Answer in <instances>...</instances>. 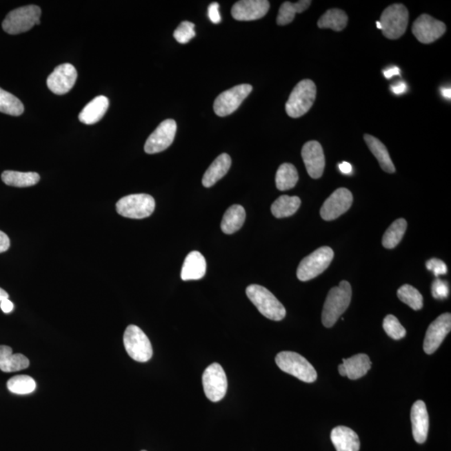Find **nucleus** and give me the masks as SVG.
<instances>
[{"label":"nucleus","instance_id":"f257e3e1","mask_svg":"<svg viewBox=\"0 0 451 451\" xmlns=\"http://www.w3.org/2000/svg\"><path fill=\"white\" fill-rule=\"evenodd\" d=\"M351 298L352 288L347 281H342L339 286L332 288L323 306L322 322L324 326L331 328L334 325L349 308Z\"/></svg>","mask_w":451,"mask_h":451},{"label":"nucleus","instance_id":"f03ea898","mask_svg":"<svg viewBox=\"0 0 451 451\" xmlns=\"http://www.w3.org/2000/svg\"><path fill=\"white\" fill-rule=\"evenodd\" d=\"M246 294L264 317L274 321H281L286 316V310L283 304L266 288L258 284L249 285Z\"/></svg>","mask_w":451,"mask_h":451},{"label":"nucleus","instance_id":"7ed1b4c3","mask_svg":"<svg viewBox=\"0 0 451 451\" xmlns=\"http://www.w3.org/2000/svg\"><path fill=\"white\" fill-rule=\"evenodd\" d=\"M275 361L281 370L294 376L301 381L312 383L317 379L318 374L314 367L302 355L295 352H280L277 354Z\"/></svg>","mask_w":451,"mask_h":451},{"label":"nucleus","instance_id":"20e7f679","mask_svg":"<svg viewBox=\"0 0 451 451\" xmlns=\"http://www.w3.org/2000/svg\"><path fill=\"white\" fill-rule=\"evenodd\" d=\"M317 88L311 80H303L297 85L286 103V112L292 118L305 114L314 105Z\"/></svg>","mask_w":451,"mask_h":451},{"label":"nucleus","instance_id":"39448f33","mask_svg":"<svg viewBox=\"0 0 451 451\" xmlns=\"http://www.w3.org/2000/svg\"><path fill=\"white\" fill-rule=\"evenodd\" d=\"M41 10L37 6H28L12 10L7 14L2 27L6 33L19 34L41 23Z\"/></svg>","mask_w":451,"mask_h":451},{"label":"nucleus","instance_id":"423d86ee","mask_svg":"<svg viewBox=\"0 0 451 451\" xmlns=\"http://www.w3.org/2000/svg\"><path fill=\"white\" fill-rule=\"evenodd\" d=\"M334 257V252L331 248H319L301 261L297 277L303 282L316 278L330 267Z\"/></svg>","mask_w":451,"mask_h":451},{"label":"nucleus","instance_id":"0eeeda50","mask_svg":"<svg viewBox=\"0 0 451 451\" xmlns=\"http://www.w3.org/2000/svg\"><path fill=\"white\" fill-rule=\"evenodd\" d=\"M379 23L387 39H398L405 33L408 26L409 11L401 3H394L383 10Z\"/></svg>","mask_w":451,"mask_h":451},{"label":"nucleus","instance_id":"6e6552de","mask_svg":"<svg viewBox=\"0 0 451 451\" xmlns=\"http://www.w3.org/2000/svg\"><path fill=\"white\" fill-rule=\"evenodd\" d=\"M156 203L148 194H132L122 197L117 203L119 214L132 219H146L152 214Z\"/></svg>","mask_w":451,"mask_h":451},{"label":"nucleus","instance_id":"1a4fd4ad","mask_svg":"<svg viewBox=\"0 0 451 451\" xmlns=\"http://www.w3.org/2000/svg\"><path fill=\"white\" fill-rule=\"evenodd\" d=\"M123 342L126 352L134 361L145 363L152 359V343L139 327L129 325L126 328Z\"/></svg>","mask_w":451,"mask_h":451},{"label":"nucleus","instance_id":"9d476101","mask_svg":"<svg viewBox=\"0 0 451 451\" xmlns=\"http://www.w3.org/2000/svg\"><path fill=\"white\" fill-rule=\"evenodd\" d=\"M203 385L206 397L212 402L223 399L228 390V379L219 363H214L205 370Z\"/></svg>","mask_w":451,"mask_h":451},{"label":"nucleus","instance_id":"9b49d317","mask_svg":"<svg viewBox=\"0 0 451 451\" xmlns=\"http://www.w3.org/2000/svg\"><path fill=\"white\" fill-rule=\"evenodd\" d=\"M252 86L248 84L236 86L219 94L214 101L213 109L217 116L228 117L235 112L245 99L252 92Z\"/></svg>","mask_w":451,"mask_h":451},{"label":"nucleus","instance_id":"f8f14e48","mask_svg":"<svg viewBox=\"0 0 451 451\" xmlns=\"http://www.w3.org/2000/svg\"><path fill=\"white\" fill-rule=\"evenodd\" d=\"M177 128L176 121L172 119L162 121L146 141L145 152L156 154L168 149L175 139Z\"/></svg>","mask_w":451,"mask_h":451},{"label":"nucleus","instance_id":"ddd939ff","mask_svg":"<svg viewBox=\"0 0 451 451\" xmlns=\"http://www.w3.org/2000/svg\"><path fill=\"white\" fill-rule=\"evenodd\" d=\"M353 203V195L350 190L339 188L324 201L320 209V215L323 220L332 221L345 213Z\"/></svg>","mask_w":451,"mask_h":451},{"label":"nucleus","instance_id":"4468645a","mask_svg":"<svg viewBox=\"0 0 451 451\" xmlns=\"http://www.w3.org/2000/svg\"><path fill=\"white\" fill-rule=\"evenodd\" d=\"M77 70L74 66L66 63L59 65L54 69L52 73L47 79V86L52 92L58 96H62L68 93L77 82Z\"/></svg>","mask_w":451,"mask_h":451},{"label":"nucleus","instance_id":"2eb2a0df","mask_svg":"<svg viewBox=\"0 0 451 451\" xmlns=\"http://www.w3.org/2000/svg\"><path fill=\"white\" fill-rule=\"evenodd\" d=\"M444 23L437 21L429 14H422L413 23L412 33L419 42L431 43L445 33Z\"/></svg>","mask_w":451,"mask_h":451},{"label":"nucleus","instance_id":"dca6fc26","mask_svg":"<svg viewBox=\"0 0 451 451\" xmlns=\"http://www.w3.org/2000/svg\"><path fill=\"white\" fill-rule=\"evenodd\" d=\"M451 330V314L449 312L442 314L430 324L427 330L424 350L427 354H432L441 346Z\"/></svg>","mask_w":451,"mask_h":451},{"label":"nucleus","instance_id":"f3484780","mask_svg":"<svg viewBox=\"0 0 451 451\" xmlns=\"http://www.w3.org/2000/svg\"><path fill=\"white\" fill-rule=\"evenodd\" d=\"M302 157L308 175L314 179H318L323 176L325 168V157L319 142L311 141L304 144Z\"/></svg>","mask_w":451,"mask_h":451},{"label":"nucleus","instance_id":"a211bd4d","mask_svg":"<svg viewBox=\"0 0 451 451\" xmlns=\"http://www.w3.org/2000/svg\"><path fill=\"white\" fill-rule=\"evenodd\" d=\"M269 8L267 0H241L232 6L231 13L236 21H257L267 14Z\"/></svg>","mask_w":451,"mask_h":451},{"label":"nucleus","instance_id":"6ab92c4d","mask_svg":"<svg viewBox=\"0 0 451 451\" xmlns=\"http://www.w3.org/2000/svg\"><path fill=\"white\" fill-rule=\"evenodd\" d=\"M410 418L414 441L423 444L429 432V414L424 401H418L414 403Z\"/></svg>","mask_w":451,"mask_h":451},{"label":"nucleus","instance_id":"aec40b11","mask_svg":"<svg viewBox=\"0 0 451 451\" xmlns=\"http://www.w3.org/2000/svg\"><path fill=\"white\" fill-rule=\"evenodd\" d=\"M371 361L369 356L359 354L349 359H343V363L339 365L340 375L347 376L350 379H358L365 376L371 369Z\"/></svg>","mask_w":451,"mask_h":451},{"label":"nucleus","instance_id":"412c9836","mask_svg":"<svg viewBox=\"0 0 451 451\" xmlns=\"http://www.w3.org/2000/svg\"><path fill=\"white\" fill-rule=\"evenodd\" d=\"M207 271V262L203 254L197 251L189 253L181 268V278L183 281L203 279Z\"/></svg>","mask_w":451,"mask_h":451},{"label":"nucleus","instance_id":"4be33fe9","mask_svg":"<svg viewBox=\"0 0 451 451\" xmlns=\"http://www.w3.org/2000/svg\"><path fill=\"white\" fill-rule=\"evenodd\" d=\"M108 97H97L87 104L79 114V120L86 125H94L100 121L109 108Z\"/></svg>","mask_w":451,"mask_h":451},{"label":"nucleus","instance_id":"5701e85b","mask_svg":"<svg viewBox=\"0 0 451 451\" xmlns=\"http://www.w3.org/2000/svg\"><path fill=\"white\" fill-rule=\"evenodd\" d=\"M331 441L337 451H359L360 448L358 434L349 427H336L332 430Z\"/></svg>","mask_w":451,"mask_h":451},{"label":"nucleus","instance_id":"b1692460","mask_svg":"<svg viewBox=\"0 0 451 451\" xmlns=\"http://www.w3.org/2000/svg\"><path fill=\"white\" fill-rule=\"evenodd\" d=\"M232 159L227 153L221 154L206 171L203 177L205 188H211L221 179L231 168Z\"/></svg>","mask_w":451,"mask_h":451},{"label":"nucleus","instance_id":"393cba45","mask_svg":"<svg viewBox=\"0 0 451 451\" xmlns=\"http://www.w3.org/2000/svg\"><path fill=\"white\" fill-rule=\"evenodd\" d=\"M30 360L21 354H13L11 348L0 345V370L5 373L17 372L27 369Z\"/></svg>","mask_w":451,"mask_h":451},{"label":"nucleus","instance_id":"a878e982","mask_svg":"<svg viewBox=\"0 0 451 451\" xmlns=\"http://www.w3.org/2000/svg\"><path fill=\"white\" fill-rule=\"evenodd\" d=\"M363 138H365L368 148H370L376 159L378 160L379 166H381L383 171L388 173H394L395 172L394 165L392 160H391L386 146L371 134H365Z\"/></svg>","mask_w":451,"mask_h":451},{"label":"nucleus","instance_id":"bb28decb","mask_svg":"<svg viewBox=\"0 0 451 451\" xmlns=\"http://www.w3.org/2000/svg\"><path fill=\"white\" fill-rule=\"evenodd\" d=\"M246 219V212L242 206L232 205L224 213L221 229L225 234H232L239 231Z\"/></svg>","mask_w":451,"mask_h":451},{"label":"nucleus","instance_id":"cd10ccee","mask_svg":"<svg viewBox=\"0 0 451 451\" xmlns=\"http://www.w3.org/2000/svg\"><path fill=\"white\" fill-rule=\"evenodd\" d=\"M1 177L3 183L15 188L32 187L41 180V177L37 172L6 171L2 173Z\"/></svg>","mask_w":451,"mask_h":451},{"label":"nucleus","instance_id":"c85d7f7f","mask_svg":"<svg viewBox=\"0 0 451 451\" xmlns=\"http://www.w3.org/2000/svg\"><path fill=\"white\" fill-rule=\"evenodd\" d=\"M301 200L299 197L281 196L271 207L272 215L277 219L291 217L295 214L300 208Z\"/></svg>","mask_w":451,"mask_h":451},{"label":"nucleus","instance_id":"c756f323","mask_svg":"<svg viewBox=\"0 0 451 451\" xmlns=\"http://www.w3.org/2000/svg\"><path fill=\"white\" fill-rule=\"evenodd\" d=\"M310 0H301L296 3L284 2L281 6L277 23L279 26H287L294 21L297 14L303 13L311 6Z\"/></svg>","mask_w":451,"mask_h":451},{"label":"nucleus","instance_id":"7c9ffc66","mask_svg":"<svg viewBox=\"0 0 451 451\" xmlns=\"http://www.w3.org/2000/svg\"><path fill=\"white\" fill-rule=\"evenodd\" d=\"M348 21H349V18L345 12L339 9H331L320 17L318 26L320 29L341 31L347 26Z\"/></svg>","mask_w":451,"mask_h":451},{"label":"nucleus","instance_id":"2f4dec72","mask_svg":"<svg viewBox=\"0 0 451 451\" xmlns=\"http://www.w3.org/2000/svg\"><path fill=\"white\" fill-rule=\"evenodd\" d=\"M276 186L280 191L294 188L299 181V173L294 165L283 163L276 174Z\"/></svg>","mask_w":451,"mask_h":451},{"label":"nucleus","instance_id":"473e14b6","mask_svg":"<svg viewBox=\"0 0 451 451\" xmlns=\"http://www.w3.org/2000/svg\"><path fill=\"white\" fill-rule=\"evenodd\" d=\"M407 228V221L403 219L394 221L383 234V246L388 249H392L401 242Z\"/></svg>","mask_w":451,"mask_h":451},{"label":"nucleus","instance_id":"72a5a7b5","mask_svg":"<svg viewBox=\"0 0 451 451\" xmlns=\"http://www.w3.org/2000/svg\"><path fill=\"white\" fill-rule=\"evenodd\" d=\"M25 112L23 103L14 94L0 88V112L19 117Z\"/></svg>","mask_w":451,"mask_h":451},{"label":"nucleus","instance_id":"f704fd0d","mask_svg":"<svg viewBox=\"0 0 451 451\" xmlns=\"http://www.w3.org/2000/svg\"><path fill=\"white\" fill-rule=\"evenodd\" d=\"M7 387L13 394H28L33 393L37 389V383L30 376L17 375L8 381Z\"/></svg>","mask_w":451,"mask_h":451},{"label":"nucleus","instance_id":"c9c22d12","mask_svg":"<svg viewBox=\"0 0 451 451\" xmlns=\"http://www.w3.org/2000/svg\"><path fill=\"white\" fill-rule=\"evenodd\" d=\"M398 298L414 310L423 308V297L417 288L409 284L403 285L397 292Z\"/></svg>","mask_w":451,"mask_h":451},{"label":"nucleus","instance_id":"e433bc0d","mask_svg":"<svg viewBox=\"0 0 451 451\" xmlns=\"http://www.w3.org/2000/svg\"><path fill=\"white\" fill-rule=\"evenodd\" d=\"M383 328L385 333L394 340L401 339L406 335L405 328L394 315H388L383 319Z\"/></svg>","mask_w":451,"mask_h":451},{"label":"nucleus","instance_id":"4c0bfd02","mask_svg":"<svg viewBox=\"0 0 451 451\" xmlns=\"http://www.w3.org/2000/svg\"><path fill=\"white\" fill-rule=\"evenodd\" d=\"M195 25L189 21H183L180 23V26L177 28L174 31V38L180 43H187L194 37H195L196 32L194 30Z\"/></svg>","mask_w":451,"mask_h":451},{"label":"nucleus","instance_id":"58836bf2","mask_svg":"<svg viewBox=\"0 0 451 451\" xmlns=\"http://www.w3.org/2000/svg\"><path fill=\"white\" fill-rule=\"evenodd\" d=\"M431 291L434 298L437 299H445L449 296L448 284L440 279L434 281Z\"/></svg>","mask_w":451,"mask_h":451},{"label":"nucleus","instance_id":"ea45409f","mask_svg":"<svg viewBox=\"0 0 451 451\" xmlns=\"http://www.w3.org/2000/svg\"><path fill=\"white\" fill-rule=\"evenodd\" d=\"M428 270L432 271L437 277L447 274V266L443 261L438 259H431L426 263Z\"/></svg>","mask_w":451,"mask_h":451},{"label":"nucleus","instance_id":"a19ab883","mask_svg":"<svg viewBox=\"0 0 451 451\" xmlns=\"http://www.w3.org/2000/svg\"><path fill=\"white\" fill-rule=\"evenodd\" d=\"M219 8V3L216 2L212 3L211 5L208 6V17L210 21H211L213 23H219L221 21Z\"/></svg>","mask_w":451,"mask_h":451},{"label":"nucleus","instance_id":"79ce46f5","mask_svg":"<svg viewBox=\"0 0 451 451\" xmlns=\"http://www.w3.org/2000/svg\"><path fill=\"white\" fill-rule=\"evenodd\" d=\"M10 247V240L5 232L0 231V253L5 252Z\"/></svg>","mask_w":451,"mask_h":451},{"label":"nucleus","instance_id":"37998d69","mask_svg":"<svg viewBox=\"0 0 451 451\" xmlns=\"http://www.w3.org/2000/svg\"><path fill=\"white\" fill-rule=\"evenodd\" d=\"M0 308L6 314H10L14 310V304L9 299H3L0 303Z\"/></svg>","mask_w":451,"mask_h":451},{"label":"nucleus","instance_id":"c03bdc74","mask_svg":"<svg viewBox=\"0 0 451 451\" xmlns=\"http://www.w3.org/2000/svg\"><path fill=\"white\" fill-rule=\"evenodd\" d=\"M391 89H392L394 93L399 94L405 92L407 90V86L405 83L401 82L398 83L397 85L391 87Z\"/></svg>","mask_w":451,"mask_h":451},{"label":"nucleus","instance_id":"a18cd8bd","mask_svg":"<svg viewBox=\"0 0 451 451\" xmlns=\"http://www.w3.org/2000/svg\"><path fill=\"white\" fill-rule=\"evenodd\" d=\"M339 170L342 173L346 174V175H348V174H350L352 172L353 168H352V166L349 163V162H343V163L339 165Z\"/></svg>","mask_w":451,"mask_h":451},{"label":"nucleus","instance_id":"49530a36","mask_svg":"<svg viewBox=\"0 0 451 451\" xmlns=\"http://www.w3.org/2000/svg\"><path fill=\"white\" fill-rule=\"evenodd\" d=\"M399 70L397 67H393L392 69H390L385 71V77L387 79H390L394 77V75L399 74Z\"/></svg>","mask_w":451,"mask_h":451},{"label":"nucleus","instance_id":"de8ad7c7","mask_svg":"<svg viewBox=\"0 0 451 451\" xmlns=\"http://www.w3.org/2000/svg\"><path fill=\"white\" fill-rule=\"evenodd\" d=\"M9 299V294H7V292L3 290V288H0V303H1L3 299Z\"/></svg>","mask_w":451,"mask_h":451},{"label":"nucleus","instance_id":"09e8293b","mask_svg":"<svg viewBox=\"0 0 451 451\" xmlns=\"http://www.w3.org/2000/svg\"><path fill=\"white\" fill-rule=\"evenodd\" d=\"M442 94L443 97L450 99V89H443Z\"/></svg>","mask_w":451,"mask_h":451},{"label":"nucleus","instance_id":"8fccbe9b","mask_svg":"<svg viewBox=\"0 0 451 451\" xmlns=\"http://www.w3.org/2000/svg\"><path fill=\"white\" fill-rule=\"evenodd\" d=\"M377 23V27L379 28V30H381V23L377 22V23Z\"/></svg>","mask_w":451,"mask_h":451},{"label":"nucleus","instance_id":"3c124183","mask_svg":"<svg viewBox=\"0 0 451 451\" xmlns=\"http://www.w3.org/2000/svg\"><path fill=\"white\" fill-rule=\"evenodd\" d=\"M141 451H146V450H141Z\"/></svg>","mask_w":451,"mask_h":451}]
</instances>
